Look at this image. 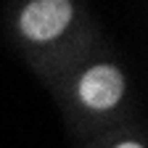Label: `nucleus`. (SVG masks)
Returning <instances> with one entry per match:
<instances>
[{"mask_svg": "<svg viewBox=\"0 0 148 148\" xmlns=\"http://www.w3.org/2000/svg\"><path fill=\"white\" fill-rule=\"evenodd\" d=\"M116 148H140L138 143H122V145H116Z\"/></svg>", "mask_w": 148, "mask_h": 148, "instance_id": "obj_3", "label": "nucleus"}, {"mask_svg": "<svg viewBox=\"0 0 148 148\" xmlns=\"http://www.w3.org/2000/svg\"><path fill=\"white\" fill-rule=\"evenodd\" d=\"M122 74L111 66H95L90 69L79 82V98L90 108H111L122 95Z\"/></svg>", "mask_w": 148, "mask_h": 148, "instance_id": "obj_2", "label": "nucleus"}, {"mask_svg": "<svg viewBox=\"0 0 148 148\" xmlns=\"http://www.w3.org/2000/svg\"><path fill=\"white\" fill-rule=\"evenodd\" d=\"M71 21L69 0H32L21 13V32L29 40H53Z\"/></svg>", "mask_w": 148, "mask_h": 148, "instance_id": "obj_1", "label": "nucleus"}]
</instances>
